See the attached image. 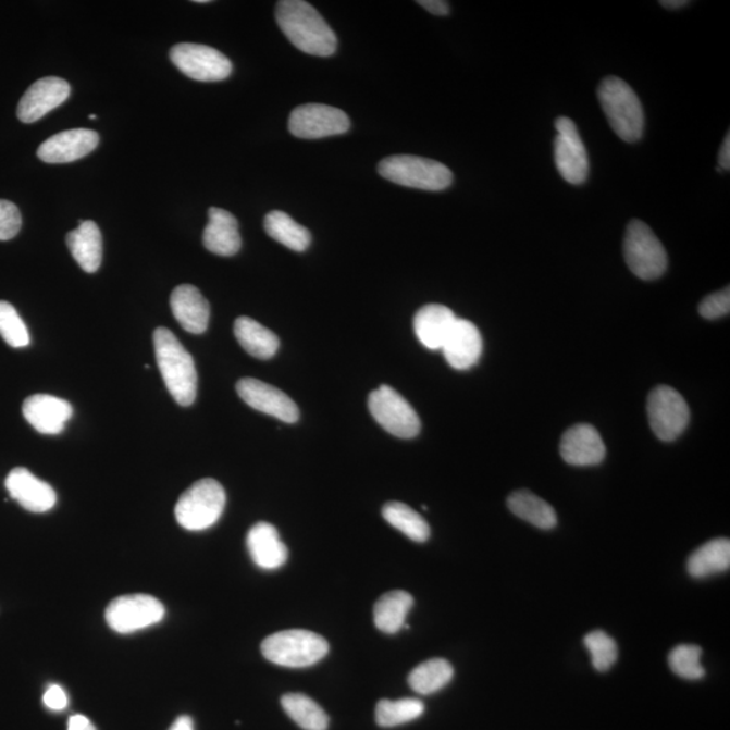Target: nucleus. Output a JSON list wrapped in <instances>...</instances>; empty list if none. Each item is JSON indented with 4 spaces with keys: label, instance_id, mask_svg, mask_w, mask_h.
<instances>
[{
    "label": "nucleus",
    "instance_id": "0eeeda50",
    "mask_svg": "<svg viewBox=\"0 0 730 730\" xmlns=\"http://www.w3.org/2000/svg\"><path fill=\"white\" fill-rule=\"evenodd\" d=\"M623 256L629 270L643 281H655L665 274L668 258L665 247L643 221L633 220L623 239Z\"/></svg>",
    "mask_w": 730,
    "mask_h": 730
},
{
    "label": "nucleus",
    "instance_id": "9d476101",
    "mask_svg": "<svg viewBox=\"0 0 730 730\" xmlns=\"http://www.w3.org/2000/svg\"><path fill=\"white\" fill-rule=\"evenodd\" d=\"M646 410L652 431L661 442H673L689 425V405L682 395L670 386H657L652 389Z\"/></svg>",
    "mask_w": 730,
    "mask_h": 730
},
{
    "label": "nucleus",
    "instance_id": "473e14b6",
    "mask_svg": "<svg viewBox=\"0 0 730 730\" xmlns=\"http://www.w3.org/2000/svg\"><path fill=\"white\" fill-rule=\"evenodd\" d=\"M383 517L389 525L398 529L406 537L416 543H425L431 537V527L421 515L410 506L400 503H389L383 507Z\"/></svg>",
    "mask_w": 730,
    "mask_h": 730
},
{
    "label": "nucleus",
    "instance_id": "4be33fe9",
    "mask_svg": "<svg viewBox=\"0 0 730 730\" xmlns=\"http://www.w3.org/2000/svg\"><path fill=\"white\" fill-rule=\"evenodd\" d=\"M247 548L255 565L263 570H277L288 559L286 544L282 542L276 528L269 522H259L250 528Z\"/></svg>",
    "mask_w": 730,
    "mask_h": 730
},
{
    "label": "nucleus",
    "instance_id": "a211bd4d",
    "mask_svg": "<svg viewBox=\"0 0 730 730\" xmlns=\"http://www.w3.org/2000/svg\"><path fill=\"white\" fill-rule=\"evenodd\" d=\"M5 488L24 509L47 512L53 509L58 495L50 484L33 475L26 468H14L5 478Z\"/></svg>",
    "mask_w": 730,
    "mask_h": 730
},
{
    "label": "nucleus",
    "instance_id": "49530a36",
    "mask_svg": "<svg viewBox=\"0 0 730 730\" xmlns=\"http://www.w3.org/2000/svg\"><path fill=\"white\" fill-rule=\"evenodd\" d=\"M88 119H90V120H97V115L91 114L90 116H88Z\"/></svg>",
    "mask_w": 730,
    "mask_h": 730
},
{
    "label": "nucleus",
    "instance_id": "39448f33",
    "mask_svg": "<svg viewBox=\"0 0 730 730\" xmlns=\"http://www.w3.org/2000/svg\"><path fill=\"white\" fill-rule=\"evenodd\" d=\"M378 171L384 180L423 191H443L454 182L447 165L418 156H389L379 163Z\"/></svg>",
    "mask_w": 730,
    "mask_h": 730
},
{
    "label": "nucleus",
    "instance_id": "20e7f679",
    "mask_svg": "<svg viewBox=\"0 0 730 730\" xmlns=\"http://www.w3.org/2000/svg\"><path fill=\"white\" fill-rule=\"evenodd\" d=\"M261 654L277 666L305 668L321 661L329 654V644L320 634L292 629L267 638Z\"/></svg>",
    "mask_w": 730,
    "mask_h": 730
},
{
    "label": "nucleus",
    "instance_id": "2eb2a0df",
    "mask_svg": "<svg viewBox=\"0 0 730 730\" xmlns=\"http://www.w3.org/2000/svg\"><path fill=\"white\" fill-rule=\"evenodd\" d=\"M70 94L69 82L60 77H44L33 83L29 90L24 94L16 109V115L24 124H33L63 104L70 98Z\"/></svg>",
    "mask_w": 730,
    "mask_h": 730
},
{
    "label": "nucleus",
    "instance_id": "a18cd8bd",
    "mask_svg": "<svg viewBox=\"0 0 730 730\" xmlns=\"http://www.w3.org/2000/svg\"><path fill=\"white\" fill-rule=\"evenodd\" d=\"M689 2H685V0H661L660 5L663 8L668 9V10H678L684 8V5H688Z\"/></svg>",
    "mask_w": 730,
    "mask_h": 730
},
{
    "label": "nucleus",
    "instance_id": "1a4fd4ad",
    "mask_svg": "<svg viewBox=\"0 0 730 730\" xmlns=\"http://www.w3.org/2000/svg\"><path fill=\"white\" fill-rule=\"evenodd\" d=\"M164 616V605L148 594L119 596L106 609V622L114 632L121 634L143 631L159 623Z\"/></svg>",
    "mask_w": 730,
    "mask_h": 730
},
{
    "label": "nucleus",
    "instance_id": "412c9836",
    "mask_svg": "<svg viewBox=\"0 0 730 730\" xmlns=\"http://www.w3.org/2000/svg\"><path fill=\"white\" fill-rule=\"evenodd\" d=\"M171 309L184 331L200 334L208 331L210 305L191 284H182L171 294Z\"/></svg>",
    "mask_w": 730,
    "mask_h": 730
},
{
    "label": "nucleus",
    "instance_id": "6e6552de",
    "mask_svg": "<svg viewBox=\"0 0 730 730\" xmlns=\"http://www.w3.org/2000/svg\"><path fill=\"white\" fill-rule=\"evenodd\" d=\"M368 409L384 431L399 438L416 437L421 421L412 406L393 387H379L368 397Z\"/></svg>",
    "mask_w": 730,
    "mask_h": 730
},
{
    "label": "nucleus",
    "instance_id": "dca6fc26",
    "mask_svg": "<svg viewBox=\"0 0 730 730\" xmlns=\"http://www.w3.org/2000/svg\"><path fill=\"white\" fill-rule=\"evenodd\" d=\"M99 135L90 129L58 133L40 145L37 156L49 164L72 163L90 154L98 147Z\"/></svg>",
    "mask_w": 730,
    "mask_h": 730
},
{
    "label": "nucleus",
    "instance_id": "c03bdc74",
    "mask_svg": "<svg viewBox=\"0 0 730 730\" xmlns=\"http://www.w3.org/2000/svg\"><path fill=\"white\" fill-rule=\"evenodd\" d=\"M170 730H194L193 718L188 716H182L177 718V720L172 723Z\"/></svg>",
    "mask_w": 730,
    "mask_h": 730
},
{
    "label": "nucleus",
    "instance_id": "58836bf2",
    "mask_svg": "<svg viewBox=\"0 0 730 730\" xmlns=\"http://www.w3.org/2000/svg\"><path fill=\"white\" fill-rule=\"evenodd\" d=\"M700 314L706 320H717L726 317L730 311V289L710 294L700 304Z\"/></svg>",
    "mask_w": 730,
    "mask_h": 730
},
{
    "label": "nucleus",
    "instance_id": "79ce46f5",
    "mask_svg": "<svg viewBox=\"0 0 730 730\" xmlns=\"http://www.w3.org/2000/svg\"><path fill=\"white\" fill-rule=\"evenodd\" d=\"M69 730H97L86 716L75 715L70 718Z\"/></svg>",
    "mask_w": 730,
    "mask_h": 730
},
{
    "label": "nucleus",
    "instance_id": "f3484780",
    "mask_svg": "<svg viewBox=\"0 0 730 730\" xmlns=\"http://www.w3.org/2000/svg\"><path fill=\"white\" fill-rule=\"evenodd\" d=\"M560 455L568 465L590 467L604 461L606 447L594 426L579 423L562 434Z\"/></svg>",
    "mask_w": 730,
    "mask_h": 730
},
{
    "label": "nucleus",
    "instance_id": "9b49d317",
    "mask_svg": "<svg viewBox=\"0 0 730 730\" xmlns=\"http://www.w3.org/2000/svg\"><path fill=\"white\" fill-rule=\"evenodd\" d=\"M170 58L177 70L198 82L225 81L233 71L225 54L199 44H177L171 49Z\"/></svg>",
    "mask_w": 730,
    "mask_h": 730
},
{
    "label": "nucleus",
    "instance_id": "7ed1b4c3",
    "mask_svg": "<svg viewBox=\"0 0 730 730\" xmlns=\"http://www.w3.org/2000/svg\"><path fill=\"white\" fill-rule=\"evenodd\" d=\"M598 99L611 129L618 137L627 143H636L643 137V106L627 82L616 76L606 77L598 87Z\"/></svg>",
    "mask_w": 730,
    "mask_h": 730
},
{
    "label": "nucleus",
    "instance_id": "4468645a",
    "mask_svg": "<svg viewBox=\"0 0 730 730\" xmlns=\"http://www.w3.org/2000/svg\"><path fill=\"white\" fill-rule=\"evenodd\" d=\"M239 398L250 408L277 418L283 422L294 423L299 420V409L287 394L271 386L269 383L253 378H244L236 386Z\"/></svg>",
    "mask_w": 730,
    "mask_h": 730
},
{
    "label": "nucleus",
    "instance_id": "393cba45",
    "mask_svg": "<svg viewBox=\"0 0 730 730\" xmlns=\"http://www.w3.org/2000/svg\"><path fill=\"white\" fill-rule=\"evenodd\" d=\"M66 245L76 263L87 274H94L102 264V233L94 221H81L79 227L69 233Z\"/></svg>",
    "mask_w": 730,
    "mask_h": 730
},
{
    "label": "nucleus",
    "instance_id": "7c9ffc66",
    "mask_svg": "<svg viewBox=\"0 0 730 730\" xmlns=\"http://www.w3.org/2000/svg\"><path fill=\"white\" fill-rule=\"evenodd\" d=\"M454 667L448 660L429 659L410 672L409 685L421 695H431L443 690L454 678Z\"/></svg>",
    "mask_w": 730,
    "mask_h": 730
},
{
    "label": "nucleus",
    "instance_id": "c9c22d12",
    "mask_svg": "<svg viewBox=\"0 0 730 730\" xmlns=\"http://www.w3.org/2000/svg\"><path fill=\"white\" fill-rule=\"evenodd\" d=\"M0 336L13 348L30 344L29 331L13 305L0 300Z\"/></svg>",
    "mask_w": 730,
    "mask_h": 730
},
{
    "label": "nucleus",
    "instance_id": "c85d7f7f",
    "mask_svg": "<svg viewBox=\"0 0 730 730\" xmlns=\"http://www.w3.org/2000/svg\"><path fill=\"white\" fill-rule=\"evenodd\" d=\"M512 515L521 518V520L532 523L533 527L544 529H554L557 525V516L554 507L544 499L539 498L527 490L512 493L507 499Z\"/></svg>",
    "mask_w": 730,
    "mask_h": 730
},
{
    "label": "nucleus",
    "instance_id": "f03ea898",
    "mask_svg": "<svg viewBox=\"0 0 730 730\" xmlns=\"http://www.w3.org/2000/svg\"><path fill=\"white\" fill-rule=\"evenodd\" d=\"M153 343L156 360L172 398L184 408L191 406L198 392V372L193 356L169 329H156Z\"/></svg>",
    "mask_w": 730,
    "mask_h": 730
},
{
    "label": "nucleus",
    "instance_id": "37998d69",
    "mask_svg": "<svg viewBox=\"0 0 730 730\" xmlns=\"http://www.w3.org/2000/svg\"><path fill=\"white\" fill-rule=\"evenodd\" d=\"M718 163L722 170L729 171L730 169V135L728 133L726 139H723L720 153H718Z\"/></svg>",
    "mask_w": 730,
    "mask_h": 730
},
{
    "label": "nucleus",
    "instance_id": "5701e85b",
    "mask_svg": "<svg viewBox=\"0 0 730 730\" xmlns=\"http://www.w3.org/2000/svg\"><path fill=\"white\" fill-rule=\"evenodd\" d=\"M242 244L236 216L224 209H209V224L203 232L205 248L211 253L228 258L242 249Z\"/></svg>",
    "mask_w": 730,
    "mask_h": 730
},
{
    "label": "nucleus",
    "instance_id": "f257e3e1",
    "mask_svg": "<svg viewBox=\"0 0 730 730\" xmlns=\"http://www.w3.org/2000/svg\"><path fill=\"white\" fill-rule=\"evenodd\" d=\"M276 22L293 46L311 55L327 58L336 52L337 37L313 5L305 0H282Z\"/></svg>",
    "mask_w": 730,
    "mask_h": 730
},
{
    "label": "nucleus",
    "instance_id": "f8f14e48",
    "mask_svg": "<svg viewBox=\"0 0 730 730\" xmlns=\"http://www.w3.org/2000/svg\"><path fill=\"white\" fill-rule=\"evenodd\" d=\"M349 127L350 121L343 110L320 103L299 106L288 120V131L304 139L344 135Z\"/></svg>",
    "mask_w": 730,
    "mask_h": 730
},
{
    "label": "nucleus",
    "instance_id": "72a5a7b5",
    "mask_svg": "<svg viewBox=\"0 0 730 730\" xmlns=\"http://www.w3.org/2000/svg\"><path fill=\"white\" fill-rule=\"evenodd\" d=\"M425 712L423 702L416 698L378 702L375 718L379 727L395 728L420 718Z\"/></svg>",
    "mask_w": 730,
    "mask_h": 730
},
{
    "label": "nucleus",
    "instance_id": "cd10ccee",
    "mask_svg": "<svg viewBox=\"0 0 730 730\" xmlns=\"http://www.w3.org/2000/svg\"><path fill=\"white\" fill-rule=\"evenodd\" d=\"M730 567V542L728 539L710 540L689 557L688 571L695 579H704L726 572Z\"/></svg>",
    "mask_w": 730,
    "mask_h": 730
},
{
    "label": "nucleus",
    "instance_id": "ea45409f",
    "mask_svg": "<svg viewBox=\"0 0 730 730\" xmlns=\"http://www.w3.org/2000/svg\"><path fill=\"white\" fill-rule=\"evenodd\" d=\"M44 705L53 712L64 710L69 706V696L59 684H52L44 694Z\"/></svg>",
    "mask_w": 730,
    "mask_h": 730
},
{
    "label": "nucleus",
    "instance_id": "6ab92c4d",
    "mask_svg": "<svg viewBox=\"0 0 730 730\" xmlns=\"http://www.w3.org/2000/svg\"><path fill=\"white\" fill-rule=\"evenodd\" d=\"M22 411L26 421L42 434L63 432L66 421L74 415L69 400L47 394L32 395L25 400Z\"/></svg>",
    "mask_w": 730,
    "mask_h": 730
},
{
    "label": "nucleus",
    "instance_id": "ddd939ff",
    "mask_svg": "<svg viewBox=\"0 0 730 730\" xmlns=\"http://www.w3.org/2000/svg\"><path fill=\"white\" fill-rule=\"evenodd\" d=\"M555 126L557 131L555 163L562 180L571 184L586 182L589 158L576 122L567 119V116H560V119L556 120Z\"/></svg>",
    "mask_w": 730,
    "mask_h": 730
},
{
    "label": "nucleus",
    "instance_id": "aec40b11",
    "mask_svg": "<svg viewBox=\"0 0 730 730\" xmlns=\"http://www.w3.org/2000/svg\"><path fill=\"white\" fill-rule=\"evenodd\" d=\"M445 360L455 370L465 371L475 366L483 352V339L471 321L457 319L443 345Z\"/></svg>",
    "mask_w": 730,
    "mask_h": 730
},
{
    "label": "nucleus",
    "instance_id": "e433bc0d",
    "mask_svg": "<svg viewBox=\"0 0 730 730\" xmlns=\"http://www.w3.org/2000/svg\"><path fill=\"white\" fill-rule=\"evenodd\" d=\"M584 645L592 655V661L595 670L601 672L609 671L618 657L616 641L604 631H594L584 638Z\"/></svg>",
    "mask_w": 730,
    "mask_h": 730
},
{
    "label": "nucleus",
    "instance_id": "c756f323",
    "mask_svg": "<svg viewBox=\"0 0 730 730\" xmlns=\"http://www.w3.org/2000/svg\"><path fill=\"white\" fill-rule=\"evenodd\" d=\"M264 228L271 238L295 252H305L310 247L311 234L308 228L283 211L274 210L267 214Z\"/></svg>",
    "mask_w": 730,
    "mask_h": 730
},
{
    "label": "nucleus",
    "instance_id": "2f4dec72",
    "mask_svg": "<svg viewBox=\"0 0 730 730\" xmlns=\"http://www.w3.org/2000/svg\"><path fill=\"white\" fill-rule=\"evenodd\" d=\"M282 707L299 728L304 730H327L329 717L325 710L308 695L299 693L283 695Z\"/></svg>",
    "mask_w": 730,
    "mask_h": 730
},
{
    "label": "nucleus",
    "instance_id": "423d86ee",
    "mask_svg": "<svg viewBox=\"0 0 730 730\" xmlns=\"http://www.w3.org/2000/svg\"><path fill=\"white\" fill-rule=\"evenodd\" d=\"M226 494L214 479H202L182 494L175 507L177 523L187 531H206L219 522L225 510Z\"/></svg>",
    "mask_w": 730,
    "mask_h": 730
},
{
    "label": "nucleus",
    "instance_id": "f704fd0d",
    "mask_svg": "<svg viewBox=\"0 0 730 730\" xmlns=\"http://www.w3.org/2000/svg\"><path fill=\"white\" fill-rule=\"evenodd\" d=\"M702 649L698 645H678L668 656L673 673L688 681H698L705 677V668L701 665Z\"/></svg>",
    "mask_w": 730,
    "mask_h": 730
},
{
    "label": "nucleus",
    "instance_id": "a19ab883",
    "mask_svg": "<svg viewBox=\"0 0 730 730\" xmlns=\"http://www.w3.org/2000/svg\"><path fill=\"white\" fill-rule=\"evenodd\" d=\"M418 4L434 15H447L450 10L449 3L444 0H421Z\"/></svg>",
    "mask_w": 730,
    "mask_h": 730
},
{
    "label": "nucleus",
    "instance_id": "b1692460",
    "mask_svg": "<svg viewBox=\"0 0 730 730\" xmlns=\"http://www.w3.org/2000/svg\"><path fill=\"white\" fill-rule=\"evenodd\" d=\"M456 320L454 311L447 306L436 304L423 306L415 317L417 337L428 349H442Z\"/></svg>",
    "mask_w": 730,
    "mask_h": 730
},
{
    "label": "nucleus",
    "instance_id": "4c0bfd02",
    "mask_svg": "<svg viewBox=\"0 0 730 730\" xmlns=\"http://www.w3.org/2000/svg\"><path fill=\"white\" fill-rule=\"evenodd\" d=\"M22 216L20 209L9 200L0 199V242H9L20 233Z\"/></svg>",
    "mask_w": 730,
    "mask_h": 730
},
{
    "label": "nucleus",
    "instance_id": "bb28decb",
    "mask_svg": "<svg viewBox=\"0 0 730 730\" xmlns=\"http://www.w3.org/2000/svg\"><path fill=\"white\" fill-rule=\"evenodd\" d=\"M415 599L403 590L383 594L373 606V622L379 631L395 634L403 629Z\"/></svg>",
    "mask_w": 730,
    "mask_h": 730
},
{
    "label": "nucleus",
    "instance_id": "a878e982",
    "mask_svg": "<svg viewBox=\"0 0 730 730\" xmlns=\"http://www.w3.org/2000/svg\"><path fill=\"white\" fill-rule=\"evenodd\" d=\"M234 336L250 356L260 360L274 358L281 345L274 332L249 317H239L234 322Z\"/></svg>",
    "mask_w": 730,
    "mask_h": 730
}]
</instances>
